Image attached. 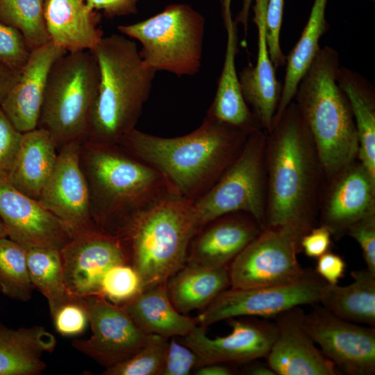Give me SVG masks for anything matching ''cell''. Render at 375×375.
<instances>
[{
  "instance_id": "5bb4252c",
  "label": "cell",
  "mask_w": 375,
  "mask_h": 375,
  "mask_svg": "<svg viewBox=\"0 0 375 375\" xmlns=\"http://www.w3.org/2000/svg\"><path fill=\"white\" fill-rule=\"evenodd\" d=\"M60 252L66 285L80 297L99 295L105 273L114 265L131 263L128 242L98 229L74 235Z\"/></svg>"
},
{
  "instance_id": "681fc988",
  "label": "cell",
  "mask_w": 375,
  "mask_h": 375,
  "mask_svg": "<svg viewBox=\"0 0 375 375\" xmlns=\"http://www.w3.org/2000/svg\"><path fill=\"white\" fill-rule=\"evenodd\" d=\"M248 374L251 375H276L273 369L265 364H254L247 370Z\"/></svg>"
},
{
  "instance_id": "3957f363",
  "label": "cell",
  "mask_w": 375,
  "mask_h": 375,
  "mask_svg": "<svg viewBox=\"0 0 375 375\" xmlns=\"http://www.w3.org/2000/svg\"><path fill=\"white\" fill-rule=\"evenodd\" d=\"M251 133L207 112L187 135L162 138L133 128L117 144L160 172L178 196L194 201L237 158Z\"/></svg>"
},
{
  "instance_id": "f546056e",
  "label": "cell",
  "mask_w": 375,
  "mask_h": 375,
  "mask_svg": "<svg viewBox=\"0 0 375 375\" xmlns=\"http://www.w3.org/2000/svg\"><path fill=\"white\" fill-rule=\"evenodd\" d=\"M353 282L345 286L325 283L319 303L334 315L375 326V273L367 268L352 271Z\"/></svg>"
},
{
  "instance_id": "ac0fdd59",
  "label": "cell",
  "mask_w": 375,
  "mask_h": 375,
  "mask_svg": "<svg viewBox=\"0 0 375 375\" xmlns=\"http://www.w3.org/2000/svg\"><path fill=\"white\" fill-rule=\"evenodd\" d=\"M228 322L232 330L226 336L210 338L205 328L196 326L183 337V344L199 357V367L212 363H247L267 356L276 337L274 323L236 317L228 319Z\"/></svg>"
},
{
  "instance_id": "52a82bcc",
  "label": "cell",
  "mask_w": 375,
  "mask_h": 375,
  "mask_svg": "<svg viewBox=\"0 0 375 375\" xmlns=\"http://www.w3.org/2000/svg\"><path fill=\"white\" fill-rule=\"evenodd\" d=\"M99 81L90 51L67 52L52 65L37 128L47 131L58 147L86 140Z\"/></svg>"
},
{
  "instance_id": "836d02e7",
  "label": "cell",
  "mask_w": 375,
  "mask_h": 375,
  "mask_svg": "<svg viewBox=\"0 0 375 375\" xmlns=\"http://www.w3.org/2000/svg\"><path fill=\"white\" fill-rule=\"evenodd\" d=\"M34 288L26 249L8 237L0 238V291L12 299L26 301Z\"/></svg>"
},
{
  "instance_id": "9a60e30c",
  "label": "cell",
  "mask_w": 375,
  "mask_h": 375,
  "mask_svg": "<svg viewBox=\"0 0 375 375\" xmlns=\"http://www.w3.org/2000/svg\"><path fill=\"white\" fill-rule=\"evenodd\" d=\"M375 215V177L357 158L325 178L319 202L318 224L339 240L356 222Z\"/></svg>"
},
{
  "instance_id": "f1b7e54d",
  "label": "cell",
  "mask_w": 375,
  "mask_h": 375,
  "mask_svg": "<svg viewBox=\"0 0 375 375\" xmlns=\"http://www.w3.org/2000/svg\"><path fill=\"white\" fill-rule=\"evenodd\" d=\"M337 82L346 94L358 140L357 158L375 177V89L364 76L340 67Z\"/></svg>"
},
{
  "instance_id": "277c9868",
  "label": "cell",
  "mask_w": 375,
  "mask_h": 375,
  "mask_svg": "<svg viewBox=\"0 0 375 375\" xmlns=\"http://www.w3.org/2000/svg\"><path fill=\"white\" fill-rule=\"evenodd\" d=\"M90 51L100 81L85 140L117 144L135 128L156 72L145 64L135 42L124 35L103 37Z\"/></svg>"
},
{
  "instance_id": "f35d334b",
  "label": "cell",
  "mask_w": 375,
  "mask_h": 375,
  "mask_svg": "<svg viewBox=\"0 0 375 375\" xmlns=\"http://www.w3.org/2000/svg\"><path fill=\"white\" fill-rule=\"evenodd\" d=\"M23 133L18 131L0 107V179L6 180L16 160Z\"/></svg>"
},
{
  "instance_id": "1f68e13d",
  "label": "cell",
  "mask_w": 375,
  "mask_h": 375,
  "mask_svg": "<svg viewBox=\"0 0 375 375\" xmlns=\"http://www.w3.org/2000/svg\"><path fill=\"white\" fill-rule=\"evenodd\" d=\"M26 251L31 282L47 299L51 317L62 306L80 297L66 285L59 250L32 247Z\"/></svg>"
},
{
  "instance_id": "f6af8a7d",
  "label": "cell",
  "mask_w": 375,
  "mask_h": 375,
  "mask_svg": "<svg viewBox=\"0 0 375 375\" xmlns=\"http://www.w3.org/2000/svg\"><path fill=\"white\" fill-rule=\"evenodd\" d=\"M139 0H85L87 6L93 10H102L108 18L137 13Z\"/></svg>"
},
{
  "instance_id": "b9f144b4",
  "label": "cell",
  "mask_w": 375,
  "mask_h": 375,
  "mask_svg": "<svg viewBox=\"0 0 375 375\" xmlns=\"http://www.w3.org/2000/svg\"><path fill=\"white\" fill-rule=\"evenodd\" d=\"M346 235L358 243L367 269L375 273V215L366 217L352 224Z\"/></svg>"
},
{
  "instance_id": "d6a6232c",
  "label": "cell",
  "mask_w": 375,
  "mask_h": 375,
  "mask_svg": "<svg viewBox=\"0 0 375 375\" xmlns=\"http://www.w3.org/2000/svg\"><path fill=\"white\" fill-rule=\"evenodd\" d=\"M45 0H0V23L17 29L31 51L51 41L44 13Z\"/></svg>"
},
{
  "instance_id": "60d3db41",
  "label": "cell",
  "mask_w": 375,
  "mask_h": 375,
  "mask_svg": "<svg viewBox=\"0 0 375 375\" xmlns=\"http://www.w3.org/2000/svg\"><path fill=\"white\" fill-rule=\"evenodd\" d=\"M199 359L188 347L172 339L168 349L161 375H188L194 367H198Z\"/></svg>"
},
{
  "instance_id": "4fadbf2b",
  "label": "cell",
  "mask_w": 375,
  "mask_h": 375,
  "mask_svg": "<svg viewBox=\"0 0 375 375\" xmlns=\"http://www.w3.org/2000/svg\"><path fill=\"white\" fill-rule=\"evenodd\" d=\"M304 328L323 354L344 374L375 373V328L342 319L324 308L304 314Z\"/></svg>"
},
{
  "instance_id": "74e56055",
  "label": "cell",
  "mask_w": 375,
  "mask_h": 375,
  "mask_svg": "<svg viewBox=\"0 0 375 375\" xmlns=\"http://www.w3.org/2000/svg\"><path fill=\"white\" fill-rule=\"evenodd\" d=\"M284 0H268L266 17V40L270 59L276 69L286 64V56L280 45Z\"/></svg>"
},
{
  "instance_id": "ba28073f",
  "label": "cell",
  "mask_w": 375,
  "mask_h": 375,
  "mask_svg": "<svg viewBox=\"0 0 375 375\" xmlns=\"http://www.w3.org/2000/svg\"><path fill=\"white\" fill-rule=\"evenodd\" d=\"M205 26L200 12L188 4L173 3L153 17L117 28L140 42V55L150 68L182 76L200 69Z\"/></svg>"
},
{
  "instance_id": "6da1fadb",
  "label": "cell",
  "mask_w": 375,
  "mask_h": 375,
  "mask_svg": "<svg viewBox=\"0 0 375 375\" xmlns=\"http://www.w3.org/2000/svg\"><path fill=\"white\" fill-rule=\"evenodd\" d=\"M265 227H279L299 242L318 225L323 169L310 131L292 101L267 134Z\"/></svg>"
},
{
  "instance_id": "f907efd6",
  "label": "cell",
  "mask_w": 375,
  "mask_h": 375,
  "mask_svg": "<svg viewBox=\"0 0 375 375\" xmlns=\"http://www.w3.org/2000/svg\"><path fill=\"white\" fill-rule=\"evenodd\" d=\"M7 237L6 231L4 225L0 219V238Z\"/></svg>"
},
{
  "instance_id": "7dc6e473",
  "label": "cell",
  "mask_w": 375,
  "mask_h": 375,
  "mask_svg": "<svg viewBox=\"0 0 375 375\" xmlns=\"http://www.w3.org/2000/svg\"><path fill=\"white\" fill-rule=\"evenodd\" d=\"M233 371L223 363H212L197 367L194 374L197 375H231Z\"/></svg>"
},
{
  "instance_id": "e0dca14e",
  "label": "cell",
  "mask_w": 375,
  "mask_h": 375,
  "mask_svg": "<svg viewBox=\"0 0 375 375\" xmlns=\"http://www.w3.org/2000/svg\"><path fill=\"white\" fill-rule=\"evenodd\" d=\"M0 219L7 237L25 249L47 247L60 251L73 238L67 225L38 200L0 179Z\"/></svg>"
},
{
  "instance_id": "8992f818",
  "label": "cell",
  "mask_w": 375,
  "mask_h": 375,
  "mask_svg": "<svg viewBox=\"0 0 375 375\" xmlns=\"http://www.w3.org/2000/svg\"><path fill=\"white\" fill-rule=\"evenodd\" d=\"M201 228L193 201L178 197L165 201L138 223L126 241L143 290L166 283L185 264L190 242Z\"/></svg>"
},
{
  "instance_id": "d4e9b609",
  "label": "cell",
  "mask_w": 375,
  "mask_h": 375,
  "mask_svg": "<svg viewBox=\"0 0 375 375\" xmlns=\"http://www.w3.org/2000/svg\"><path fill=\"white\" fill-rule=\"evenodd\" d=\"M56 141L41 128L23 133L20 149L6 181L20 192L38 200L55 167Z\"/></svg>"
},
{
  "instance_id": "bcb514c9",
  "label": "cell",
  "mask_w": 375,
  "mask_h": 375,
  "mask_svg": "<svg viewBox=\"0 0 375 375\" xmlns=\"http://www.w3.org/2000/svg\"><path fill=\"white\" fill-rule=\"evenodd\" d=\"M21 71L15 70L0 61V107Z\"/></svg>"
},
{
  "instance_id": "ab89813d",
  "label": "cell",
  "mask_w": 375,
  "mask_h": 375,
  "mask_svg": "<svg viewBox=\"0 0 375 375\" xmlns=\"http://www.w3.org/2000/svg\"><path fill=\"white\" fill-rule=\"evenodd\" d=\"M52 317L56 330L64 336L81 334L89 323L88 312L82 297L62 306Z\"/></svg>"
},
{
  "instance_id": "484cf974",
  "label": "cell",
  "mask_w": 375,
  "mask_h": 375,
  "mask_svg": "<svg viewBox=\"0 0 375 375\" xmlns=\"http://www.w3.org/2000/svg\"><path fill=\"white\" fill-rule=\"evenodd\" d=\"M123 306L147 334L184 337L197 326V318L179 312L168 296L166 283L142 290Z\"/></svg>"
},
{
  "instance_id": "8d00e7d4",
  "label": "cell",
  "mask_w": 375,
  "mask_h": 375,
  "mask_svg": "<svg viewBox=\"0 0 375 375\" xmlns=\"http://www.w3.org/2000/svg\"><path fill=\"white\" fill-rule=\"evenodd\" d=\"M31 50L17 29L0 23V61L10 67L22 71Z\"/></svg>"
},
{
  "instance_id": "ee69618b",
  "label": "cell",
  "mask_w": 375,
  "mask_h": 375,
  "mask_svg": "<svg viewBox=\"0 0 375 375\" xmlns=\"http://www.w3.org/2000/svg\"><path fill=\"white\" fill-rule=\"evenodd\" d=\"M347 265L338 254L327 251L319 258L315 272L328 284H338L345 274Z\"/></svg>"
},
{
  "instance_id": "4316f807",
  "label": "cell",
  "mask_w": 375,
  "mask_h": 375,
  "mask_svg": "<svg viewBox=\"0 0 375 375\" xmlns=\"http://www.w3.org/2000/svg\"><path fill=\"white\" fill-rule=\"evenodd\" d=\"M55 336L40 326L11 329L0 324V375H37L46 368L42 360L51 352Z\"/></svg>"
},
{
  "instance_id": "d590c367",
  "label": "cell",
  "mask_w": 375,
  "mask_h": 375,
  "mask_svg": "<svg viewBox=\"0 0 375 375\" xmlns=\"http://www.w3.org/2000/svg\"><path fill=\"white\" fill-rule=\"evenodd\" d=\"M143 290L141 278L131 263L119 264L110 267L102 278L100 296L112 303L122 305Z\"/></svg>"
},
{
  "instance_id": "7a4b0ae2",
  "label": "cell",
  "mask_w": 375,
  "mask_h": 375,
  "mask_svg": "<svg viewBox=\"0 0 375 375\" xmlns=\"http://www.w3.org/2000/svg\"><path fill=\"white\" fill-rule=\"evenodd\" d=\"M80 163L93 222L111 237L126 240L147 214L180 197L160 172L117 144L82 142Z\"/></svg>"
},
{
  "instance_id": "e575fe53",
  "label": "cell",
  "mask_w": 375,
  "mask_h": 375,
  "mask_svg": "<svg viewBox=\"0 0 375 375\" xmlns=\"http://www.w3.org/2000/svg\"><path fill=\"white\" fill-rule=\"evenodd\" d=\"M168 338L149 334L145 344L130 358L106 368L104 375H161L168 349Z\"/></svg>"
},
{
  "instance_id": "7c38bea8",
  "label": "cell",
  "mask_w": 375,
  "mask_h": 375,
  "mask_svg": "<svg viewBox=\"0 0 375 375\" xmlns=\"http://www.w3.org/2000/svg\"><path fill=\"white\" fill-rule=\"evenodd\" d=\"M92 335L74 340L72 346L106 368L135 354L147 342L149 334L135 323L123 305L110 303L102 296L82 297Z\"/></svg>"
},
{
  "instance_id": "8fae6325",
  "label": "cell",
  "mask_w": 375,
  "mask_h": 375,
  "mask_svg": "<svg viewBox=\"0 0 375 375\" xmlns=\"http://www.w3.org/2000/svg\"><path fill=\"white\" fill-rule=\"evenodd\" d=\"M300 242L279 227L266 226L231 262L228 269L232 288L288 285L303 278L297 253Z\"/></svg>"
},
{
  "instance_id": "2e32d148",
  "label": "cell",
  "mask_w": 375,
  "mask_h": 375,
  "mask_svg": "<svg viewBox=\"0 0 375 375\" xmlns=\"http://www.w3.org/2000/svg\"><path fill=\"white\" fill-rule=\"evenodd\" d=\"M80 141L60 148L53 171L38 199L40 203L76 234L98 229L92 219L88 185L80 163Z\"/></svg>"
},
{
  "instance_id": "83f0119b",
  "label": "cell",
  "mask_w": 375,
  "mask_h": 375,
  "mask_svg": "<svg viewBox=\"0 0 375 375\" xmlns=\"http://www.w3.org/2000/svg\"><path fill=\"white\" fill-rule=\"evenodd\" d=\"M229 285L228 267L189 262H185L166 282L172 305L183 315L205 308Z\"/></svg>"
},
{
  "instance_id": "5b68a950",
  "label": "cell",
  "mask_w": 375,
  "mask_h": 375,
  "mask_svg": "<svg viewBox=\"0 0 375 375\" xmlns=\"http://www.w3.org/2000/svg\"><path fill=\"white\" fill-rule=\"evenodd\" d=\"M338 53L320 47L293 101L312 135L324 179L357 159L358 140L348 99L337 82Z\"/></svg>"
},
{
  "instance_id": "d6986e66",
  "label": "cell",
  "mask_w": 375,
  "mask_h": 375,
  "mask_svg": "<svg viewBox=\"0 0 375 375\" xmlns=\"http://www.w3.org/2000/svg\"><path fill=\"white\" fill-rule=\"evenodd\" d=\"M301 306L275 317L276 337L266 356L267 365L278 375H335L334 363L315 346L304 328Z\"/></svg>"
},
{
  "instance_id": "44dd1931",
  "label": "cell",
  "mask_w": 375,
  "mask_h": 375,
  "mask_svg": "<svg viewBox=\"0 0 375 375\" xmlns=\"http://www.w3.org/2000/svg\"><path fill=\"white\" fill-rule=\"evenodd\" d=\"M67 51L52 42L33 49L1 108L14 126L26 133L38 127L50 69Z\"/></svg>"
},
{
  "instance_id": "30bf717a",
  "label": "cell",
  "mask_w": 375,
  "mask_h": 375,
  "mask_svg": "<svg viewBox=\"0 0 375 375\" xmlns=\"http://www.w3.org/2000/svg\"><path fill=\"white\" fill-rule=\"evenodd\" d=\"M326 282L312 270L288 285L232 288L222 291L197 318L206 328L219 321L241 317H274L294 307L319 303Z\"/></svg>"
},
{
  "instance_id": "9c48e42d",
  "label": "cell",
  "mask_w": 375,
  "mask_h": 375,
  "mask_svg": "<svg viewBox=\"0 0 375 375\" xmlns=\"http://www.w3.org/2000/svg\"><path fill=\"white\" fill-rule=\"evenodd\" d=\"M266 133L251 132L239 156L203 196L193 201L201 226L227 214L251 215L265 228Z\"/></svg>"
},
{
  "instance_id": "ffe728a7",
  "label": "cell",
  "mask_w": 375,
  "mask_h": 375,
  "mask_svg": "<svg viewBox=\"0 0 375 375\" xmlns=\"http://www.w3.org/2000/svg\"><path fill=\"white\" fill-rule=\"evenodd\" d=\"M262 229L255 218L246 212L218 217L194 235L189 245L186 262L228 267Z\"/></svg>"
},
{
  "instance_id": "7bdbcfd3",
  "label": "cell",
  "mask_w": 375,
  "mask_h": 375,
  "mask_svg": "<svg viewBox=\"0 0 375 375\" xmlns=\"http://www.w3.org/2000/svg\"><path fill=\"white\" fill-rule=\"evenodd\" d=\"M331 238L330 231L318 224L302 237L300 242L301 251L310 258H317L328 251Z\"/></svg>"
},
{
  "instance_id": "603a6c76",
  "label": "cell",
  "mask_w": 375,
  "mask_h": 375,
  "mask_svg": "<svg viewBox=\"0 0 375 375\" xmlns=\"http://www.w3.org/2000/svg\"><path fill=\"white\" fill-rule=\"evenodd\" d=\"M231 1L221 0L227 34L226 47L216 94L208 112L224 123L252 132L261 128L246 103L240 89L235 66L238 51V28L232 16Z\"/></svg>"
},
{
  "instance_id": "4dcf8cb0",
  "label": "cell",
  "mask_w": 375,
  "mask_h": 375,
  "mask_svg": "<svg viewBox=\"0 0 375 375\" xmlns=\"http://www.w3.org/2000/svg\"><path fill=\"white\" fill-rule=\"evenodd\" d=\"M327 1L314 0L309 18L300 38L286 56L285 75L273 125L293 101L299 81L320 48L319 38L328 31V24L325 18Z\"/></svg>"
},
{
  "instance_id": "cb8c5ba5",
  "label": "cell",
  "mask_w": 375,
  "mask_h": 375,
  "mask_svg": "<svg viewBox=\"0 0 375 375\" xmlns=\"http://www.w3.org/2000/svg\"><path fill=\"white\" fill-rule=\"evenodd\" d=\"M44 13L51 41L67 52L91 51L103 38L100 16L85 0H45Z\"/></svg>"
},
{
  "instance_id": "c3c4849f",
  "label": "cell",
  "mask_w": 375,
  "mask_h": 375,
  "mask_svg": "<svg viewBox=\"0 0 375 375\" xmlns=\"http://www.w3.org/2000/svg\"><path fill=\"white\" fill-rule=\"evenodd\" d=\"M253 1V0H242L241 10L235 18V21L237 24L240 23L243 26L244 38L247 35L250 8Z\"/></svg>"
},
{
  "instance_id": "7402d4cb",
  "label": "cell",
  "mask_w": 375,
  "mask_h": 375,
  "mask_svg": "<svg viewBox=\"0 0 375 375\" xmlns=\"http://www.w3.org/2000/svg\"><path fill=\"white\" fill-rule=\"evenodd\" d=\"M268 0H255L253 22L258 29V55L255 66L249 65L239 73L243 98L266 134L273 126L282 85L276 79L266 40L265 17Z\"/></svg>"
}]
</instances>
